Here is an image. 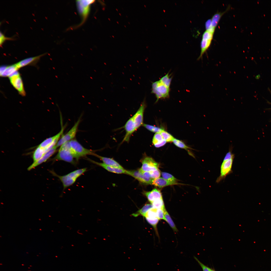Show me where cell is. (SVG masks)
<instances>
[{
  "label": "cell",
  "instance_id": "obj_1",
  "mask_svg": "<svg viewBox=\"0 0 271 271\" xmlns=\"http://www.w3.org/2000/svg\"><path fill=\"white\" fill-rule=\"evenodd\" d=\"M54 161H63L75 165L77 161L73 156L70 142H68L60 147L58 153L53 159Z\"/></svg>",
  "mask_w": 271,
  "mask_h": 271
},
{
  "label": "cell",
  "instance_id": "obj_2",
  "mask_svg": "<svg viewBox=\"0 0 271 271\" xmlns=\"http://www.w3.org/2000/svg\"><path fill=\"white\" fill-rule=\"evenodd\" d=\"M73 154L77 161L81 158L87 155H94L95 151L88 149L83 147L77 141L73 139L70 141Z\"/></svg>",
  "mask_w": 271,
  "mask_h": 271
},
{
  "label": "cell",
  "instance_id": "obj_3",
  "mask_svg": "<svg viewBox=\"0 0 271 271\" xmlns=\"http://www.w3.org/2000/svg\"><path fill=\"white\" fill-rule=\"evenodd\" d=\"M170 89L163 84L159 80L152 83L151 93L154 94L157 102L160 99L168 98Z\"/></svg>",
  "mask_w": 271,
  "mask_h": 271
},
{
  "label": "cell",
  "instance_id": "obj_4",
  "mask_svg": "<svg viewBox=\"0 0 271 271\" xmlns=\"http://www.w3.org/2000/svg\"><path fill=\"white\" fill-rule=\"evenodd\" d=\"M10 83L13 86L22 96L26 95L23 83L19 73L17 71L9 77Z\"/></svg>",
  "mask_w": 271,
  "mask_h": 271
},
{
  "label": "cell",
  "instance_id": "obj_5",
  "mask_svg": "<svg viewBox=\"0 0 271 271\" xmlns=\"http://www.w3.org/2000/svg\"><path fill=\"white\" fill-rule=\"evenodd\" d=\"M94 1L93 0H79L77 1V9L82 19V23L86 20L89 12L90 5Z\"/></svg>",
  "mask_w": 271,
  "mask_h": 271
},
{
  "label": "cell",
  "instance_id": "obj_6",
  "mask_svg": "<svg viewBox=\"0 0 271 271\" xmlns=\"http://www.w3.org/2000/svg\"><path fill=\"white\" fill-rule=\"evenodd\" d=\"M80 121L81 118H80L70 129L60 138L56 144L57 148L60 147L65 143L74 139L76 134Z\"/></svg>",
  "mask_w": 271,
  "mask_h": 271
},
{
  "label": "cell",
  "instance_id": "obj_7",
  "mask_svg": "<svg viewBox=\"0 0 271 271\" xmlns=\"http://www.w3.org/2000/svg\"><path fill=\"white\" fill-rule=\"evenodd\" d=\"M234 157H233L230 159L223 160L221 166L220 175L216 180L217 183H219L224 179L227 175L231 173L232 168Z\"/></svg>",
  "mask_w": 271,
  "mask_h": 271
},
{
  "label": "cell",
  "instance_id": "obj_8",
  "mask_svg": "<svg viewBox=\"0 0 271 271\" xmlns=\"http://www.w3.org/2000/svg\"><path fill=\"white\" fill-rule=\"evenodd\" d=\"M214 34L206 31L203 33L201 42L200 53L198 59L201 58L202 56L210 46L213 39Z\"/></svg>",
  "mask_w": 271,
  "mask_h": 271
},
{
  "label": "cell",
  "instance_id": "obj_9",
  "mask_svg": "<svg viewBox=\"0 0 271 271\" xmlns=\"http://www.w3.org/2000/svg\"><path fill=\"white\" fill-rule=\"evenodd\" d=\"M147 105L144 99L141 103L140 106L135 113L132 117L137 130L143 124L144 114Z\"/></svg>",
  "mask_w": 271,
  "mask_h": 271
},
{
  "label": "cell",
  "instance_id": "obj_10",
  "mask_svg": "<svg viewBox=\"0 0 271 271\" xmlns=\"http://www.w3.org/2000/svg\"><path fill=\"white\" fill-rule=\"evenodd\" d=\"M140 171L150 172L158 169L159 164L151 157H147L143 160Z\"/></svg>",
  "mask_w": 271,
  "mask_h": 271
},
{
  "label": "cell",
  "instance_id": "obj_11",
  "mask_svg": "<svg viewBox=\"0 0 271 271\" xmlns=\"http://www.w3.org/2000/svg\"><path fill=\"white\" fill-rule=\"evenodd\" d=\"M50 172L54 176L57 177L60 180L63 184V189L73 184L77 179L71 172L63 176L58 175L52 171H50Z\"/></svg>",
  "mask_w": 271,
  "mask_h": 271
},
{
  "label": "cell",
  "instance_id": "obj_12",
  "mask_svg": "<svg viewBox=\"0 0 271 271\" xmlns=\"http://www.w3.org/2000/svg\"><path fill=\"white\" fill-rule=\"evenodd\" d=\"M123 127L125 131V134L121 143L124 142H128L132 134L137 130L132 117L127 121Z\"/></svg>",
  "mask_w": 271,
  "mask_h": 271
},
{
  "label": "cell",
  "instance_id": "obj_13",
  "mask_svg": "<svg viewBox=\"0 0 271 271\" xmlns=\"http://www.w3.org/2000/svg\"><path fill=\"white\" fill-rule=\"evenodd\" d=\"M45 53L36 56L28 57L23 59L15 64L19 70V69L28 65H34L42 56L46 54Z\"/></svg>",
  "mask_w": 271,
  "mask_h": 271
},
{
  "label": "cell",
  "instance_id": "obj_14",
  "mask_svg": "<svg viewBox=\"0 0 271 271\" xmlns=\"http://www.w3.org/2000/svg\"><path fill=\"white\" fill-rule=\"evenodd\" d=\"M57 147L56 145L46 152L38 160L28 168V171L37 167L42 163L46 162L56 152Z\"/></svg>",
  "mask_w": 271,
  "mask_h": 271
},
{
  "label": "cell",
  "instance_id": "obj_15",
  "mask_svg": "<svg viewBox=\"0 0 271 271\" xmlns=\"http://www.w3.org/2000/svg\"><path fill=\"white\" fill-rule=\"evenodd\" d=\"M126 174L134 178L140 182L147 184H152L153 179L145 177L139 170H126Z\"/></svg>",
  "mask_w": 271,
  "mask_h": 271
},
{
  "label": "cell",
  "instance_id": "obj_16",
  "mask_svg": "<svg viewBox=\"0 0 271 271\" xmlns=\"http://www.w3.org/2000/svg\"><path fill=\"white\" fill-rule=\"evenodd\" d=\"M18 70L15 64L8 65H2L0 67V76L9 77L15 72L18 71Z\"/></svg>",
  "mask_w": 271,
  "mask_h": 271
},
{
  "label": "cell",
  "instance_id": "obj_17",
  "mask_svg": "<svg viewBox=\"0 0 271 271\" xmlns=\"http://www.w3.org/2000/svg\"><path fill=\"white\" fill-rule=\"evenodd\" d=\"M87 160L93 163L101 166L110 172L118 174H126V170L123 168H115L107 165L103 163L98 162L88 158Z\"/></svg>",
  "mask_w": 271,
  "mask_h": 271
},
{
  "label": "cell",
  "instance_id": "obj_18",
  "mask_svg": "<svg viewBox=\"0 0 271 271\" xmlns=\"http://www.w3.org/2000/svg\"><path fill=\"white\" fill-rule=\"evenodd\" d=\"M144 193L151 204L157 200L162 198L160 191L156 188L151 191L145 192Z\"/></svg>",
  "mask_w": 271,
  "mask_h": 271
},
{
  "label": "cell",
  "instance_id": "obj_19",
  "mask_svg": "<svg viewBox=\"0 0 271 271\" xmlns=\"http://www.w3.org/2000/svg\"><path fill=\"white\" fill-rule=\"evenodd\" d=\"M93 156L100 159L103 163L107 165L115 168H123L118 162L112 159L102 157L95 153Z\"/></svg>",
  "mask_w": 271,
  "mask_h": 271
},
{
  "label": "cell",
  "instance_id": "obj_20",
  "mask_svg": "<svg viewBox=\"0 0 271 271\" xmlns=\"http://www.w3.org/2000/svg\"><path fill=\"white\" fill-rule=\"evenodd\" d=\"M178 184H179V183L170 182L163 178L160 177L153 179L152 184L160 188L168 186Z\"/></svg>",
  "mask_w": 271,
  "mask_h": 271
},
{
  "label": "cell",
  "instance_id": "obj_21",
  "mask_svg": "<svg viewBox=\"0 0 271 271\" xmlns=\"http://www.w3.org/2000/svg\"><path fill=\"white\" fill-rule=\"evenodd\" d=\"M152 142L155 147L158 148L164 145L167 142L160 133H156L153 137Z\"/></svg>",
  "mask_w": 271,
  "mask_h": 271
},
{
  "label": "cell",
  "instance_id": "obj_22",
  "mask_svg": "<svg viewBox=\"0 0 271 271\" xmlns=\"http://www.w3.org/2000/svg\"><path fill=\"white\" fill-rule=\"evenodd\" d=\"M153 207L151 204H146L141 209L135 213L132 214L131 215L134 217H137L141 215L144 217L147 213Z\"/></svg>",
  "mask_w": 271,
  "mask_h": 271
},
{
  "label": "cell",
  "instance_id": "obj_23",
  "mask_svg": "<svg viewBox=\"0 0 271 271\" xmlns=\"http://www.w3.org/2000/svg\"><path fill=\"white\" fill-rule=\"evenodd\" d=\"M46 152L44 149L39 146L37 147L33 154V163L36 162L40 159Z\"/></svg>",
  "mask_w": 271,
  "mask_h": 271
},
{
  "label": "cell",
  "instance_id": "obj_24",
  "mask_svg": "<svg viewBox=\"0 0 271 271\" xmlns=\"http://www.w3.org/2000/svg\"><path fill=\"white\" fill-rule=\"evenodd\" d=\"M228 9L223 12H217L214 14L211 19L212 26L215 29L217 26L221 17Z\"/></svg>",
  "mask_w": 271,
  "mask_h": 271
},
{
  "label": "cell",
  "instance_id": "obj_25",
  "mask_svg": "<svg viewBox=\"0 0 271 271\" xmlns=\"http://www.w3.org/2000/svg\"><path fill=\"white\" fill-rule=\"evenodd\" d=\"M164 215L165 221L168 224L173 230L175 232L178 230L169 214L165 209L164 211Z\"/></svg>",
  "mask_w": 271,
  "mask_h": 271
},
{
  "label": "cell",
  "instance_id": "obj_26",
  "mask_svg": "<svg viewBox=\"0 0 271 271\" xmlns=\"http://www.w3.org/2000/svg\"><path fill=\"white\" fill-rule=\"evenodd\" d=\"M170 75H169V73H168L159 80L163 84L169 88L172 79V77H170Z\"/></svg>",
  "mask_w": 271,
  "mask_h": 271
},
{
  "label": "cell",
  "instance_id": "obj_27",
  "mask_svg": "<svg viewBox=\"0 0 271 271\" xmlns=\"http://www.w3.org/2000/svg\"><path fill=\"white\" fill-rule=\"evenodd\" d=\"M143 126L149 130L156 133H160L164 130L163 128L147 124L144 123Z\"/></svg>",
  "mask_w": 271,
  "mask_h": 271
},
{
  "label": "cell",
  "instance_id": "obj_28",
  "mask_svg": "<svg viewBox=\"0 0 271 271\" xmlns=\"http://www.w3.org/2000/svg\"><path fill=\"white\" fill-rule=\"evenodd\" d=\"M173 143L177 147L188 151L190 148L187 146L183 142L180 140L174 138L172 141Z\"/></svg>",
  "mask_w": 271,
  "mask_h": 271
},
{
  "label": "cell",
  "instance_id": "obj_29",
  "mask_svg": "<svg viewBox=\"0 0 271 271\" xmlns=\"http://www.w3.org/2000/svg\"><path fill=\"white\" fill-rule=\"evenodd\" d=\"M153 208L156 209L165 208L163 198L157 200L151 204Z\"/></svg>",
  "mask_w": 271,
  "mask_h": 271
},
{
  "label": "cell",
  "instance_id": "obj_30",
  "mask_svg": "<svg viewBox=\"0 0 271 271\" xmlns=\"http://www.w3.org/2000/svg\"><path fill=\"white\" fill-rule=\"evenodd\" d=\"M161 175L162 178L170 182L178 183L177 179L171 174L165 172H162Z\"/></svg>",
  "mask_w": 271,
  "mask_h": 271
},
{
  "label": "cell",
  "instance_id": "obj_31",
  "mask_svg": "<svg viewBox=\"0 0 271 271\" xmlns=\"http://www.w3.org/2000/svg\"><path fill=\"white\" fill-rule=\"evenodd\" d=\"M160 133L167 142H172L174 139V137L172 135L164 130Z\"/></svg>",
  "mask_w": 271,
  "mask_h": 271
},
{
  "label": "cell",
  "instance_id": "obj_32",
  "mask_svg": "<svg viewBox=\"0 0 271 271\" xmlns=\"http://www.w3.org/2000/svg\"><path fill=\"white\" fill-rule=\"evenodd\" d=\"M157 209L152 208L147 213L144 217L151 219H154L158 218L157 215Z\"/></svg>",
  "mask_w": 271,
  "mask_h": 271
},
{
  "label": "cell",
  "instance_id": "obj_33",
  "mask_svg": "<svg viewBox=\"0 0 271 271\" xmlns=\"http://www.w3.org/2000/svg\"><path fill=\"white\" fill-rule=\"evenodd\" d=\"M147 222L154 228L156 233L157 235H158L157 228V225L159 220L158 218L154 219H151L148 218H145Z\"/></svg>",
  "mask_w": 271,
  "mask_h": 271
},
{
  "label": "cell",
  "instance_id": "obj_34",
  "mask_svg": "<svg viewBox=\"0 0 271 271\" xmlns=\"http://www.w3.org/2000/svg\"><path fill=\"white\" fill-rule=\"evenodd\" d=\"M206 31L214 34L215 29L212 26L211 19L208 20L205 23Z\"/></svg>",
  "mask_w": 271,
  "mask_h": 271
},
{
  "label": "cell",
  "instance_id": "obj_35",
  "mask_svg": "<svg viewBox=\"0 0 271 271\" xmlns=\"http://www.w3.org/2000/svg\"><path fill=\"white\" fill-rule=\"evenodd\" d=\"M165 209V208L157 209V217L159 220L161 219L165 220L164 215V211Z\"/></svg>",
  "mask_w": 271,
  "mask_h": 271
},
{
  "label": "cell",
  "instance_id": "obj_36",
  "mask_svg": "<svg viewBox=\"0 0 271 271\" xmlns=\"http://www.w3.org/2000/svg\"><path fill=\"white\" fill-rule=\"evenodd\" d=\"M151 178L152 179H155L159 178L161 172L159 169L150 172Z\"/></svg>",
  "mask_w": 271,
  "mask_h": 271
},
{
  "label": "cell",
  "instance_id": "obj_37",
  "mask_svg": "<svg viewBox=\"0 0 271 271\" xmlns=\"http://www.w3.org/2000/svg\"><path fill=\"white\" fill-rule=\"evenodd\" d=\"M14 39L12 37L6 36L1 31L0 32V45L1 46L3 43L7 40H13Z\"/></svg>",
  "mask_w": 271,
  "mask_h": 271
},
{
  "label": "cell",
  "instance_id": "obj_38",
  "mask_svg": "<svg viewBox=\"0 0 271 271\" xmlns=\"http://www.w3.org/2000/svg\"><path fill=\"white\" fill-rule=\"evenodd\" d=\"M193 257L194 258L197 262L198 263L201 267L203 271H209L210 268L207 267L200 261L195 256H194Z\"/></svg>",
  "mask_w": 271,
  "mask_h": 271
},
{
  "label": "cell",
  "instance_id": "obj_39",
  "mask_svg": "<svg viewBox=\"0 0 271 271\" xmlns=\"http://www.w3.org/2000/svg\"><path fill=\"white\" fill-rule=\"evenodd\" d=\"M209 271H215L214 270V269L210 268V270H209Z\"/></svg>",
  "mask_w": 271,
  "mask_h": 271
},
{
  "label": "cell",
  "instance_id": "obj_40",
  "mask_svg": "<svg viewBox=\"0 0 271 271\" xmlns=\"http://www.w3.org/2000/svg\"><path fill=\"white\" fill-rule=\"evenodd\" d=\"M270 92V93H271V92Z\"/></svg>",
  "mask_w": 271,
  "mask_h": 271
}]
</instances>
